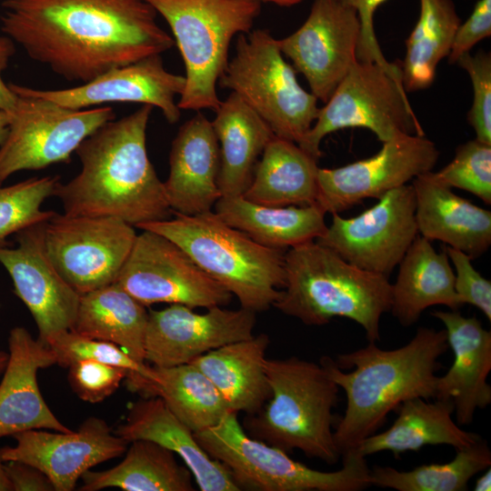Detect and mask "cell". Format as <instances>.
Here are the masks:
<instances>
[{"mask_svg":"<svg viewBox=\"0 0 491 491\" xmlns=\"http://www.w3.org/2000/svg\"><path fill=\"white\" fill-rule=\"evenodd\" d=\"M1 30L68 81L161 55L175 40L145 0H5Z\"/></svg>","mask_w":491,"mask_h":491,"instance_id":"cell-1","label":"cell"},{"mask_svg":"<svg viewBox=\"0 0 491 491\" xmlns=\"http://www.w3.org/2000/svg\"><path fill=\"white\" fill-rule=\"evenodd\" d=\"M153 106L110 120L75 150L80 172L57 184L65 215L113 216L138 227L173 214L162 182L146 150V128Z\"/></svg>","mask_w":491,"mask_h":491,"instance_id":"cell-2","label":"cell"},{"mask_svg":"<svg viewBox=\"0 0 491 491\" xmlns=\"http://www.w3.org/2000/svg\"><path fill=\"white\" fill-rule=\"evenodd\" d=\"M448 347L445 329L419 327L407 344L396 349L368 342L365 347L339 355L336 361L321 358L346 397L344 416L334 429L340 456L375 434L403 402L435 398L438 358Z\"/></svg>","mask_w":491,"mask_h":491,"instance_id":"cell-3","label":"cell"},{"mask_svg":"<svg viewBox=\"0 0 491 491\" xmlns=\"http://www.w3.org/2000/svg\"><path fill=\"white\" fill-rule=\"evenodd\" d=\"M286 285L273 305L306 326L334 317L357 323L368 342L380 340V319L391 307L388 277L360 269L310 241L286 251Z\"/></svg>","mask_w":491,"mask_h":491,"instance_id":"cell-4","label":"cell"},{"mask_svg":"<svg viewBox=\"0 0 491 491\" xmlns=\"http://www.w3.org/2000/svg\"><path fill=\"white\" fill-rule=\"evenodd\" d=\"M139 225L181 247L209 276L255 313L269 309L286 285V250L254 241L225 223L215 211Z\"/></svg>","mask_w":491,"mask_h":491,"instance_id":"cell-5","label":"cell"},{"mask_svg":"<svg viewBox=\"0 0 491 491\" xmlns=\"http://www.w3.org/2000/svg\"><path fill=\"white\" fill-rule=\"evenodd\" d=\"M271 396L246 420L248 435L286 453L297 449L333 465L341 458L332 410L339 386L320 361L297 356L265 360Z\"/></svg>","mask_w":491,"mask_h":491,"instance_id":"cell-6","label":"cell"},{"mask_svg":"<svg viewBox=\"0 0 491 491\" xmlns=\"http://www.w3.org/2000/svg\"><path fill=\"white\" fill-rule=\"evenodd\" d=\"M174 35L185 67L182 110L211 109L221 103L216 84L228 63L235 35L247 34L261 12L260 0H145Z\"/></svg>","mask_w":491,"mask_h":491,"instance_id":"cell-7","label":"cell"},{"mask_svg":"<svg viewBox=\"0 0 491 491\" xmlns=\"http://www.w3.org/2000/svg\"><path fill=\"white\" fill-rule=\"evenodd\" d=\"M202 448L230 472L240 490L360 491L371 486L366 456L356 450L341 456L340 469L325 472L254 438L230 411L215 426L194 433Z\"/></svg>","mask_w":491,"mask_h":491,"instance_id":"cell-8","label":"cell"},{"mask_svg":"<svg viewBox=\"0 0 491 491\" xmlns=\"http://www.w3.org/2000/svg\"><path fill=\"white\" fill-rule=\"evenodd\" d=\"M267 29L240 34L235 54L219 77L279 137L299 144L316 119L317 98L298 83Z\"/></svg>","mask_w":491,"mask_h":491,"instance_id":"cell-9","label":"cell"},{"mask_svg":"<svg viewBox=\"0 0 491 491\" xmlns=\"http://www.w3.org/2000/svg\"><path fill=\"white\" fill-rule=\"evenodd\" d=\"M353 127L369 129L382 143L402 135H425L402 76L378 64L358 60L319 108L312 127L297 145L318 160L325 136Z\"/></svg>","mask_w":491,"mask_h":491,"instance_id":"cell-10","label":"cell"},{"mask_svg":"<svg viewBox=\"0 0 491 491\" xmlns=\"http://www.w3.org/2000/svg\"><path fill=\"white\" fill-rule=\"evenodd\" d=\"M17 95L5 139L0 145V185L22 170L68 162L81 143L115 119L111 106L70 109L9 84Z\"/></svg>","mask_w":491,"mask_h":491,"instance_id":"cell-11","label":"cell"},{"mask_svg":"<svg viewBox=\"0 0 491 491\" xmlns=\"http://www.w3.org/2000/svg\"><path fill=\"white\" fill-rule=\"evenodd\" d=\"M136 235L135 226L113 216L55 213L43 227L49 259L80 295L116 281Z\"/></svg>","mask_w":491,"mask_h":491,"instance_id":"cell-12","label":"cell"},{"mask_svg":"<svg viewBox=\"0 0 491 491\" xmlns=\"http://www.w3.org/2000/svg\"><path fill=\"white\" fill-rule=\"evenodd\" d=\"M115 283L145 307L166 303L210 308L234 297L176 244L149 230L137 234Z\"/></svg>","mask_w":491,"mask_h":491,"instance_id":"cell-13","label":"cell"},{"mask_svg":"<svg viewBox=\"0 0 491 491\" xmlns=\"http://www.w3.org/2000/svg\"><path fill=\"white\" fill-rule=\"evenodd\" d=\"M332 222L316 242L347 263L389 277L418 235L412 185L394 188L361 214Z\"/></svg>","mask_w":491,"mask_h":491,"instance_id":"cell-14","label":"cell"},{"mask_svg":"<svg viewBox=\"0 0 491 491\" xmlns=\"http://www.w3.org/2000/svg\"><path fill=\"white\" fill-rule=\"evenodd\" d=\"M438 157L436 145L425 135L396 136L370 157L336 168L319 167L316 205L326 214H338L364 199H378L432 171Z\"/></svg>","mask_w":491,"mask_h":491,"instance_id":"cell-15","label":"cell"},{"mask_svg":"<svg viewBox=\"0 0 491 491\" xmlns=\"http://www.w3.org/2000/svg\"><path fill=\"white\" fill-rule=\"evenodd\" d=\"M360 29L357 13L341 0H314L304 24L277 42L311 93L326 103L357 60Z\"/></svg>","mask_w":491,"mask_h":491,"instance_id":"cell-16","label":"cell"},{"mask_svg":"<svg viewBox=\"0 0 491 491\" xmlns=\"http://www.w3.org/2000/svg\"><path fill=\"white\" fill-rule=\"evenodd\" d=\"M256 314L224 306L206 308L201 314L179 304L150 310L145 360L158 367L188 364L211 350L248 339L254 336Z\"/></svg>","mask_w":491,"mask_h":491,"instance_id":"cell-17","label":"cell"},{"mask_svg":"<svg viewBox=\"0 0 491 491\" xmlns=\"http://www.w3.org/2000/svg\"><path fill=\"white\" fill-rule=\"evenodd\" d=\"M12 436L16 446L1 448L0 461H21L37 467L55 491L73 490L85 471L123 455L129 444L95 416L85 419L77 431L30 429Z\"/></svg>","mask_w":491,"mask_h":491,"instance_id":"cell-18","label":"cell"},{"mask_svg":"<svg viewBox=\"0 0 491 491\" xmlns=\"http://www.w3.org/2000/svg\"><path fill=\"white\" fill-rule=\"evenodd\" d=\"M44 224L16 233V247L0 245V263L35 321L37 339L46 345L52 336L73 328L81 295L49 259L43 241Z\"/></svg>","mask_w":491,"mask_h":491,"instance_id":"cell-19","label":"cell"},{"mask_svg":"<svg viewBox=\"0 0 491 491\" xmlns=\"http://www.w3.org/2000/svg\"><path fill=\"white\" fill-rule=\"evenodd\" d=\"M185 77L168 72L160 55L117 66L78 86L59 90L28 91L70 109H85L111 102H134L158 107L170 124L176 123L181 109L175 102Z\"/></svg>","mask_w":491,"mask_h":491,"instance_id":"cell-20","label":"cell"},{"mask_svg":"<svg viewBox=\"0 0 491 491\" xmlns=\"http://www.w3.org/2000/svg\"><path fill=\"white\" fill-rule=\"evenodd\" d=\"M432 316L445 326L454 354L450 368L437 376L435 398L451 400L456 423L470 425L476 411L491 403V332L476 316L466 317L458 310L434 311Z\"/></svg>","mask_w":491,"mask_h":491,"instance_id":"cell-21","label":"cell"},{"mask_svg":"<svg viewBox=\"0 0 491 491\" xmlns=\"http://www.w3.org/2000/svg\"><path fill=\"white\" fill-rule=\"evenodd\" d=\"M219 144L212 123L199 111L179 128L164 182L173 214L195 215L212 211L221 197L217 185Z\"/></svg>","mask_w":491,"mask_h":491,"instance_id":"cell-22","label":"cell"},{"mask_svg":"<svg viewBox=\"0 0 491 491\" xmlns=\"http://www.w3.org/2000/svg\"><path fill=\"white\" fill-rule=\"evenodd\" d=\"M8 345L0 383V437L30 429L73 431L55 417L38 387V369L56 365L51 348L21 326L10 331Z\"/></svg>","mask_w":491,"mask_h":491,"instance_id":"cell-23","label":"cell"},{"mask_svg":"<svg viewBox=\"0 0 491 491\" xmlns=\"http://www.w3.org/2000/svg\"><path fill=\"white\" fill-rule=\"evenodd\" d=\"M418 234L477 258L491 245V212L456 195L433 172L412 180Z\"/></svg>","mask_w":491,"mask_h":491,"instance_id":"cell-24","label":"cell"},{"mask_svg":"<svg viewBox=\"0 0 491 491\" xmlns=\"http://www.w3.org/2000/svg\"><path fill=\"white\" fill-rule=\"evenodd\" d=\"M115 433L128 443L145 439L171 450L184 461L202 491L240 490L229 470L202 448L194 432L159 396L142 397L134 403Z\"/></svg>","mask_w":491,"mask_h":491,"instance_id":"cell-25","label":"cell"},{"mask_svg":"<svg viewBox=\"0 0 491 491\" xmlns=\"http://www.w3.org/2000/svg\"><path fill=\"white\" fill-rule=\"evenodd\" d=\"M392 286L390 312L406 327L433 306L458 310L463 303L455 290V272L445 246L436 252L431 241L417 235L401 262Z\"/></svg>","mask_w":491,"mask_h":491,"instance_id":"cell-26","label":"cell"},{"mask_svg":"<svg viewBox=\"0 0 491 491\" xmlns=\"http://www.w3.org/2000/svg\"><path fill=\"white\" fill-rule=\"evenodd\" d=\"M211 122L219 144L217 185L221 196L243 195L256 166L275 135L270 126L236 94L221 101Z\"/></svg>","mask_w":491,"mask_h":491,"instance_id":"cell-27","label":"cell"},{"mask_svg":"<svg viewBox=\"0 0 491 491\" xmlns=\"http://www.w3.org/2000/svg\"><path fill=\"white\" fill-rule=\"evenodd\" d=\"M434 399L415 397L403 402L392 426L365 438L356 450L364 456L388 451L398 457L425 446L446 445L460 449L482 438L478 434L462 429L454 421L451 400Z\"/></svg>","mask_w":491,"mask_h":491,"instance_id":"cell-28","label":"cell"},{"mask_svg":"<svg viewBox=\"0 0 491 491\" xmlns=\"http://www.w3.org/2000/svg\"><path fill=\"white\" fill-rule=\"evenodd\" d=\"M269 344L268 335L262 333L211 350L191 363L211 381L230 411L252 416L271 396L265 371Z\"/></svg>","mask_w":491,"mask_h":491,"instance_id":"cell-29","label":"cell"},{"mask_svg":"<svg viewBox=\"0 0 491 491\" xmlns=\"http://www.w3.org/2000/svg\"><path fill=\"white\" fill-rule=\"evenodd\" d=\"M214 208L225 223L271 248L286 250L315 241L327 227L326 213L316 204L269 206L235 195L221 196Z\"/></svg>","mask_w":491,"mask_h":491,"instance_id":"cell-30","label":"cell"},{"mask_svg":"<svg viewBox=\"0 0 491 491\" xmlns=\"http://www.w3.org/2000/svg\"><path fill=\"white\" fill-rule=\"evenodd\" d=\"M318 168L317 160L297 144L275 135L243 196L269 206L315 205Z\"/></svg>","mask_w":491,"mask_h":491,"instance_id":"cell-31","label":"cell"},{"mask_svg":"<svg viewBox=\"0 0 491 491\" xmlns=\"http://www.w3.org/2000/svg\"><path fill=\"white\" fill-rule=\"evenodd\" d=\"M148 311L116 283L80 296L72 331L115 344L132 359L145 364Z\"/></svg>","mask_w":491,"mask_h":491,"instance_id":"cell-32","label":"cell"},{"mask_svg":"<svg viewBox=\"0 0 491 491\" xmlns=\"http://www.w3.org/2000/svg\"><path fill=\"white\" fill-rule=\"evenodd\" d=\"M116 466L105 471H85L82 491L118 487L125 491H194L193 475L180 465L171 450L145 439L130 442Z\"/></svg>","mask_w":491,"mask_h":491,"instance_id":"cell-33","label":"cell"},{"mask_svg":"<svg viewBox=\"0 0 491 491\" xmlns=\"http://www.w3.org/2000/svg\"><path fill=\"white\" fill-rule=\"evenodd\" d=\"M137 394L159 396L194 433L212 427L230 412L225 401L192 363L169 367L150 366Z\"/></svg>","mask_w":491,"mask_h":491,"instance_id":"cell-34","label":"cell"},{"mask_svg":"<svg viewBox=\"0 0 491 491\" xmlns=\"http://www.w3.org/2000/svg\"><path fill=\"white\" fill-rule=\"evenodd\" d=\"M419 16L400 63L405 91L428 88L439 62L448 56L461 20L452 0H419Z\"/></svg>","mask_w":491,"mask_h":491,"instance_id":"cell-35","label":"cell"},{"mask_svg":"<svg viewBox=\"0 0 491 491\" xmlns=\"http://www.w3.org/2000/svg\"><path fill=\"white\" fill-rule=\"evenodd\" d=\"M491 466V451L481 438L456 449L455 457L444 464L420 465L401 471L391 466L370 468L371 486L397 491H465L476 475Z\"/></svg>","mask_w":491,"mask_h":491,"instance_id":"cell-36","label":"cell"},{"mask_svg":"<svg viewBox=\"0 0 491 491\" xmlns=\"http://www.w3.org/2000/svg\"><path fill=\"white\" fill-rule=\"evenodd\" d=\"M46 346L53 351L56 365L63 367L81 360H95L126 369L125 385L133 393H137L150 373L149 366L136 363L115 344L89 338L72 330L52 336Z\"/></svg>","mask_w":491,"mask_h":491,"instance_id":"cell-37","label":"cell"},{"mask_svg":"<svg viewBox=\"0 0 491 491\" xmlns=\"http://www.w3.org/2000/svg\"><path fill=\"white\" fill-rule=\"evenodd\" d=\"M57 184L56 177L44 176L0 186V242L54 215L55 212L42 210V205L54 195Z\"/></svg>","mask_w":491,"mask_h":491,"instance_id":"cell-38","label":"cell"},{"mask_svg":"<svg viewBox=\"0 0 491 491\" xmlns=\"http://www.w3.org/2000/svg\"><path fill=\"white\" fill-rule=\"evenodd\" d=\"M433 175L450 188L472 193L490 205L491 145L474 139L458 145L453 160Z\"/></svg>","mask_w":491,"mask_h":491,"instance_id":"cell-39","label":"cell"},{"mask_svg":"<svg viewBox=\"0 0 491 491\" xmlns=\"http://www.w3.org/2000/svg\"><path fill=\"white\" fill-rule=\"evenodd\" d=\"M470 77L473 101L467 121L476 133V139L491 145V55L478 51L462 55L456 62Z\"/></svg>","mask_w":491,"mask_h":491,"instance_id":"cell-40","label":"cell"},{"mask_svg":"<svg viewBox=\"0 0 491 491\" xmlns=\"http://www.w3.org/2000/svg\"><path fill=\"white\" fill-rule=\"evenodd\" d=\"M68 368L72 389L89 403H98L111 396L128 374L125 368L95 360L77 361Z\"/></svg>","mask_w":491,"mask_h":491,"instance_id":"cell-41","label":"cell"},{"mask_svg":"<svg viewBox=\"0 0 491 491\" xmlns=\"http://www.w3.org/2000/svg\"><path fill=\"white\" fill-rule=\"evenodd\" d=\"M446 254L455 267V290L463 305L478 308L491 320V282L479 274L472 259L464 252L445 246Z\"/></svg>","mask_w":491,"mask_h":491,"instance_id":"cell-42","label":"cell"},{"mask_svg":"<svg viewBox=\"0 0 491 491\" xmlns=\"http://www.w3.org/2000/svg\"><path fill=\"white\" fill-rule=\"evenodd\" d=\"M352 7L360 21V38L356 49V59L373 62L386 70L402 75L400 63H390L384 56L374 29V15L378 7L387 0H341Z\"/></svg>","mask_w":491,"mask_h":491,"instance_id":"cell-43","label":"cell"},{"mask_svg":"<svg viewBox=\"0 0 491 491\" xmlns=\"http://www.w3.org/2000/svg\"><path fill=\"white\" fill-rule=\"evenodd\" d=\"M491 35V0H477L464 24L458 26L450 53L449 64H456L458 57L469 53L471 48Z\"/></svg>","mask_w":491,"mask_h":491,"instance_id":"cell-44","label":"cell"},{"mask_svg":"<svg viewBox=\"0 0 491 491\" xmlns=\"http://www.w3.org/2000/svg\"><path fill=\"white\" fill-rule=\"evenodd\" d=\"M3 463L4 472L11 484L12 491H53L55 487L37 467L21 461Z\"/></svg>","mask_w":491,"mask_h":491,"instance_id":"cell-45","label":"cell"},{"mask_svg":"<svg viewBox=\"0 0 491 491\" xmlns=\"http://www.w3.org/2000/svg\"><path fill=\"white\" fill-rule=\"evenodd\" d=\"M15 52L14 41L7 35L0 36V111L12 113L16 106L17 95L2 78V72L8 65Z\"/></svg>","mask_w":491,"mask_h":491,"instance_id":"cell-46","label":"cell"},{"mask_svg":"<svg viewBox=\"0 0 491 491\" xmlns=\"http://www.w3.org/2000/svg\"><path fill=\"white\" fill-rule=\"evenodd\" d=\"M486 472L477 478L475 484V491H490L491 490V470L490 467L485 470Z\"/></svg>","mask_w":491,"mask_h":491,"instance_id":"cell-47","label":"cell"},{"mask_svg":"<svg viewBox=\"0 0 491 491\" xmlns=\"http://www.w3.org/2000/svg\"><path fill=\"white\" fill-rule=\"evenodd\" d=\"M11 119L12 113L0 111V145L6 137Z\"/></svg>","mask_w":491,"mask_h":491,"instance_id":"cell-48","label":"cell"},{"mask_svg":"<svg viewBox=\"0 0 491 491\" xmlns=\"http://www.w3.org/2000/svg\"><path fill=\"white\" fill-rule=\"evenodd\" d=\"M0 491H12V486L8 481L4 469L3 463L0 461Z\"/></svg>","mask_w":491,"mask_h":491,"instance_id":"cell-49","label":"cell"},{"mask_svg":"<svg viewBox=\"0 0 491 491\" xmlns=\"http://www.w3.org/2000/svg\"><path fill=\"white\" fill-rule=\"evenodd\" d=\"M261 2L273 3L280 6H291L299 4L303 0H260Z\"/></svg>","mask_w":491,"mask_h":491,"instance_id":"cell-50","label":"cell"},{"mask_svg":"<svg viewBox=\"0 0 491 491\" xmlns=\"http://www.w3.org/2000/svg\"><path fill=\"white\" fill-rule=\"evenodd\" d=\"M8 361V354L5 352L0 351V375L3 371H5V368L6 366Z\"/></svg>","mask_w":491,"mask_h":491,"instance_id":"cell-51","label":"cell"}]
</instances>
